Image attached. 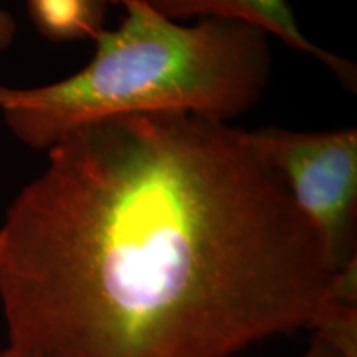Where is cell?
<instances>
[{
    "instance_id": "obj_1",
    "label": "cell",
    "mask_w": 357,
    "mask_h": 357,
    "mask_svg": "<svg viewBox=\"0 0 357 357\" xmlns=\"http://www.w3.org/2000/svg\"><path fill=\"white\" fill-rule=\"evenodd\" d=\"M336 270L248 131L192 113L83 124L0 223L8 344L234 357L310 329Z\"/></svg>"
},
{
    "instance_id": "obj_2",
    "label": "cell",
    "mask_w": 357,
    "mask_h": 357,
    "mask_svg": "<svg viewBox=\"0 0 357 357\" xmlns=\"http://www.w3.org/2000/svg\"><path fill=\"white\" fill-rule=\"evenodd\" d=\"M114 30L95 37L89 63L60 82L0 84V114L22 144L48 151L83 124L144 113H192L230 123L261 100L271 78L270 35L236 19L195 24L123 3Z\"/></svg>"
},
{
    "instance_id": "obj_3",
    "label": "cell",
    "mask_w": 357,
    "mask_h": 357,
    "mask_svg": "<svg viewBox=\"0 0 357 357\" xmlns=\"http://www.w3.org/2000/svg\"><path fill=\"white\" fill-rule=\"evenodd\" d=\"M275 169L334 270L357 260V129L248 131Z\"/></svg>"
},
{
    "instance_id": "obj_4",
    "label": "cell",
    "mask_w": 357,
    "mask_h": 357,
    "mask_svg": "<svg viewBox=\"0 0 357 357\" xmlns=\"http://www.w3.org/2000/svg\"><path fill=\"white\" fill-rule=\"evenodd\" d=\"M141 2L160 13L166 19L184 22L187 19H236L260 26L261 30L280 38L289 48L306 55L328 66L339 83L347 89L356 91L357 68L352 61L318 47L301 32L296 17L287 0H109V3Z\"/></svg>"
},
{
    "instance_id": "obj_5",
    "label": "cell",
    "mask_w": 357,
    "mask_h": 357,
    "mask_svg": "<svg viewBox=\"0 0 357 357\" xmlns=\"http://www.w3.org/2000/svg\"><path fill=\"white\" fill-rule=\"evenodd\" d=\"M109 0H26L33 25L52 42L95 37L105 30Z\"/></svg>"
},
{
    "instance_id": "obj_6",
    "label": "cell",
    "mask_w": 357,
    "mask_h": 357,
    "mask_svg": "<svg viewBox=\"0 0 357 357\" xmlns=\"http://www.w3.org/2000/svg\"><path fill=\"white\" fill-rule=\"evenodd\" d=\"M314 337L342 357H357V303L328 300L310 326Z\"/></svg>"
},
{
    "instance_id": "obj_7",
    "label": "cell",
    "mask_w": 357,
    "mask_h": 357,
    "mask_svg": "<svg viewBox=\"0 0 357 357\" xmlns=\"http://www.w3.org/2000/svg\"><path fill=\"white\" fill-rule=\"evenodd\" d=\"M17 33V24L6 8L0 7V52L10 47Z\"/></svg>"
},
{
    "instance_id": "obj_8",
    "label": "cell",
    "mask_w": 357,
    "mask_h": 357,
    "mask_svg": "<svg viewBox=\"0 0 357 357\" xmlns=\"http://www.w3.org/2000/svg\"><path fill=\"white\" fill-rule=\"evenodd\" d=\"M303 357H342V356L337 354L336 351H333L329 346H326L324 342L319 341L318 337H312L311 346L307 347Z\"/></svg>"
},
{
    "instance_id": "obj_9",
    "label": "cell",
    "mask_w": 357,
    "mask_h": 357,
    "mask_svg": "<svg viewBox=\"0 0 357 357\" xmlns=\"http://www.w3.org/2000/svg\"><path fill=\"white\" fill-rule=\"evenodd\" d=\"M0 357H37V356L30 354V352L22 351L15 346L7 344L6 347H3V349H0Z\"/></svg>"
}]
</instances>
